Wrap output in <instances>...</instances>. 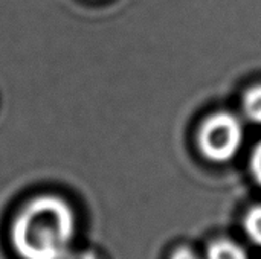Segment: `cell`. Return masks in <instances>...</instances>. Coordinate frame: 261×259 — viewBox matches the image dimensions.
Listing matches in <instances>:
<instances>
[{"mask_svg":"<svg viewBox=\"0 0 261 259\" xmlns=\"http://www.w3.org/2000/svg\"><path fill=\"white\" fill-rule=\"evenodd\" d=\"M251 169L255 177V180L261 185V142L255 147L252 157H251Z\"/></svg>","mask_w":261,"mask_h":259,"instance_id":"8992f818","label":"cell"},{"mask_svg":"<svg viewBox=\"0 0 261 259\" xmlns=\"http://www.w3.org/2000/svg\"><path fill=\"white\" fill-rule=\"evenodd\" d=\"M243 224H245V231L248 237L254 243L261 246V205H257L248 211Z\"/></svg>","mask_w":261,"mask_h":259,"instance_id":"5b68a950","label":"cell"},{"mask_svg":"<svg viewBox=\"0 0 261 259\" xmlns=\"http://www.w3.org/2000/svg\"><path fill=\"white\" fill-rule=\"evenodd\" d=\"M197 142L202 154L211 162H228L243 143V125L232 113L211 114L199 130Z\"/></svg>","mask_w":261,"mask_h":259,"instance_id":"7a4b0ae2","label":"cell"},{"mask_svg":"<svg viewBox=\"0 0 261 259\" xmlns=\"http://www.w3.org/2000/svg\"><path fill=\"white\" fill-rule=\"evenodd\" d=\"M170 259H199V258H197V255H196L191 249H188V247H180V249H177V250L171 255V258Z\"/></svg>","mask_w":261,"mask_h":259,"instance_id":"52a82bcc","label":"cell"},{"mask_svg":"<svg viewBox=\"0 0 261 259\" xmlns=\"http://www.w3.org/2000/svg\"><path fill=\"white\" fill-rule=\"evenodd\" d=\"M243 110L252 122L261 124V84L246 92L243 98Z\"/></svg>","mask_w":261,"mask_h":259,"instance_id":"277c9868","label":"cell"},{"mask_svg":"<svg viewBox=\"0 0 261 259\" xmlns=\"http://www.w3.org/2000/svg\"><path fill=\"white\" fill-rule=\"evenodd\" d=\"M75 234V215L66 200L38 195L15 217L11 241L23 259H66Z\"/></svg>","mask_w":261,"mask_h":259,"instance_id":"6da1fadb","label":"cell"},{"mask_svg":"<svg viewBox=\"0 0 261 259\" xmlns=\"http://www.w3.org/2000/svg\"><path fill=\"white\" fill-rule=\"evenodd\" d=\"M73 259H98L93 253H83V255H78V256H75Z\"/></svg>","mask_w":261,"mask_h":259,"instance_id":"ba28073f","label":"cell"},{"mask_svg":"<svg viewBox=\"0 0 261 259\" xmlns=\"http://www.w3.org/2000/svg\"><path fill=\"white\" fill-rule=\"evenodd\" d=\"M208 259H248V255L236 241L222 238L210 244Z\"/></svg>","mask_w":261,"mask_h":259,"instance_id":"3957f363","label":"cell"}]
</instances>
